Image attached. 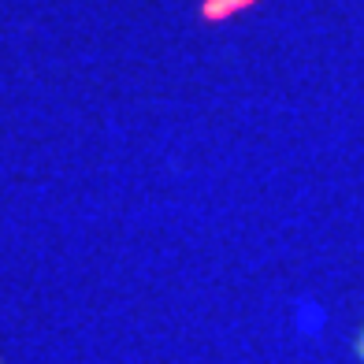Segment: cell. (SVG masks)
Segmentation results:
<instances>
[{
	"label": "cell",
	"instance_id": "cell-1",
	"mask_svg": "<svg viewBox=\"0 0 364 364\" xmlns=\"http://www.w3.org/2000/svg\"><path fill=\"white\" fill-rule=\"evenodd\" d=\"M257 0H201V19L205 23H227V19H235L238 11L245 8H253Z\"/></svg>",
	"mask_w": 364,
	"mask_h": 364
},
{
	"label": "cell",
	"instance_id": "cell-2",
	"mask_svg": "<svg viewBox=\"0 0 364 364\" xmlns=\"http://www.w3.org/2000/svg\"><path fill=\"white\" fill-rule=\"evenodd\" d=\"M357 357L364 360V331H360V338H357Z\"/></svg>",
	"mask_w": 364,
	"mask_h": 364
}]
</instances>
